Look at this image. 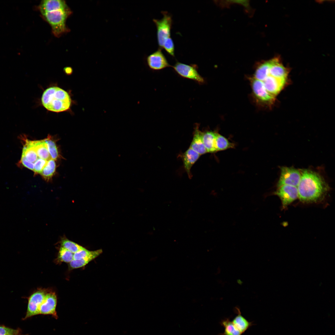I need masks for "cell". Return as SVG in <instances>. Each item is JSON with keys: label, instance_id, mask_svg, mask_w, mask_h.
<instances>
[{"label": "cell", "instance_id": "6da1fadb", "mask_svg": "<svg viewBox=\"0 0 335 335\" xmlns=\"http://www.w3.org/2000/svg\"><path fill=\"white\" fill-rule=\"evenodd\" d=\"M298 198L302 202L316 203L322 200L328 191V186L318 174L305 170L301 174L297 186Z\"/></svg>", "mask_w": 335, "mask_h": 335}, {"label": "cell", "instance_id": "7a4b0ae2", "mask_svg": "<svg viewBox=\"0 0 335 335\" xmlns=\"http://www.w3.org/2000/svg\"><path fill=\"white\" fill-rule=\"evenodd\" d=\"M41 100L46 109L56 113L69 111L72 104V100L69 94L57 86L46 89L42 93Z\"/></svg>", "mask_w": 335, "mask_h": 335}, {"label": "cell", "instance_id": "3957f363", "mask_svg": "<svg viewBox=\"0 0 335 335\" xmlns=\"http://www.w3.org/2000/svg\"><path fill=\"white\" fill-rule=\"evenodd\" d=\"M71 13L69 8L41 14L42 17L50 25L53 34L56 37H59L69 30L66 26V22Z\"/></svg>", "mask_w": 335, "mask_h": 335}, {"label": "cell", "instance_id": "277c9868", "mask_svg": "<svg viewBox=\"0 0 335 335\" xmlns=\"http://www.w3.org/2000/svg\"><path fill=\"white\" fill-rule=\"evenodd\" d=\"M163 17L161 19H153L157 29V38L159 49L163 48L166 40L170 37L172 20L171 16L166 11L162 12Z\"/></svg>", "mask_w": 335, "mask_h": 335}, {"label": "cell", "instance_id": "5b68a950", "mask_svg": "<svg viewBox=\"0 0 335 335\" xmlns=\"http://www.w3.org/2000/svg\"><path fill=\"white\" fill-rule=\"evenodd\" d=\"M50 291L47 289H39L33 293L27 298V311L23 320L39 315V309L46 294Z\"/></svg>", "mask_w": 335, "mask_h": 335}, {"label": "cell", "instance_id": "8992f818", "mask_svg": "<svg viewBox=\"0 0 335 335\" xmlns=\"http://www.w3.org/2000/svg\"><path fill=\"white\" fill-rule=\"evenodd\" d=\"M301 177V174L298 170L283 167L281 168L280 175L277 183V187L284 185L297 187Z\"/></svg>", "mask_w": 335, "mask_h": 335}, {"label": "cell", "instance_id": "52a82bcc", "mask_svg": "<svg viewBox=\"0 0 335 335\" xmlns=\"http://www.w3.org/2000/svg\"><path fill=\"white\" fill-rule=\"evenodd\" d=\"M172 67L176 72L182 77L194 80L199 83L204 82L203 78L198 72L196 65H188L177 62Z\"/></svg>", "mask_w": 335, "mask_h": 335}, {"label": "cell", "instance_id": "ba28073f", "mask_svg": "<svg viewBox=\"0 0 335 335\" xmlns=\"http://www.w3.org/2000/svg\"><path fill=\"white\" fill-rule=\"evenodd\" d=\"M274 194L280 198L283 208L298 198L297 187L291 185H284L278 187Z\"/></svg>", "mask_w": 335, "mask_h": 335}, {"label": "cell", "instance_id": "9c48e42d", "mask_svg": "<svg viewBox=\"0 0 335 335\" xmlns=\"http://www.w3.org/2000/svg\"><path fill=\"white\" fill-rule=\"evenodd\" d=\"M57 298L55 293L50 291L46 295L39 309V315H51L57 319L56 311Z\"/></svg>", "mask_w": 335, "mask_h": 335}, {"label": "cell", "instance_id": "30bf717a", "mask_svg": "<svg viewBox=\"0 0 335 335\" xmlns=\"http://www.w3.org/2000/svg\"><path fill=\"white\" fill-rule=\"evenodd\" d=\"M147 62L149 67L154 70H161L171 66L160 49L147 56Z\"/></svg>", "mask_w": 335, "mask_h": 335}, {"label": "cell", "instance_id": "8fae6325", "mask_svg": "<svg viewBox=\"0 0 335 335\" xmlns=\"http://www.w3.org/2000/svg\"><path fill=\"white\" fill-rule=\"evenodd\" d=\"M252 85L253 93L259 100L266 103H270L274 101L275 97L266 91L262 81L253 78L252 79Z\"/></svg>", "mask_w": 335, "mask_h": 335}, {"label": "cell", "instance_id": "7c38bea8", "mask_svg": "<svg viewBox=\"0 0 335 335\" xmlns=\"http://www.w3.org/2000/svg\"><path fill=\"white\" fill-rule=\"evenodd\" d=\"M286 80V79L276 78L269 75L262 82L266 91L275 97L284 86Z\"/></svg>", "mask_w": 335, "mask_h": 335}, {"label": "cell", "instance_id": "4fadbf2b", "mask_svg": "<svg viewBox=\"0 0 335 335\" xmlns=\"http://www.w3.org/2000/svg\"><path fill=\"white\" fill-rule=\"evenodd\" d=\"M69 8L64 0H44L40 3L38 9L41 14L60 10H65Z\"/></svg>", "mask_w": 335, "mask_h": 335}, {"label": "cell", "instance_id": "5bb4252c", "mask_svg": "<svg viewBox=\"0 0 335 335\" xmlns=\"http://www.w3.org/2000/svg\"><path fill=\"white\" fill-rule=\"evenodd\" d=\"M270 62L269 75L276 78L287 79L288 70L282 64L278 57L270 60Z\"/></svg>", "mask_w": 335, "mask_h": 335}, {"label": "cell", "instance_id": "9a60e30c", "mask_svg": "<svg viewBox=\"0 0 335 335\" xmlns=\"http://www.w3.org/2000/svg\"><path fill=\"white\" fill-rule=\"evenodd\" d=\"M190 148L200 155L207 153L203 141L202 132L199 129L198 124H196L194 127L193 139Z\"/></svg>", "mask_w": 335, "mask_h": 335}, {"label": "cell", "instance_id": "2e32d148", "mask_svg": "<svg viewBox=\"0 0 335 335\" xmlns=\"http://www.w3.org/2000/svg\"><path fill=\"white\" fill-rule=\"evenodd\" d=\"M200 155L190 148L184 153L183 156L185 169L190 179L192 177L191 169L200 156Z\"/></svg>", "mask_w": 335, "mask_h": 335}, {"label": "cell", "instance_id": "e0dca14e", "mask_svg": "<svg viewBox=\"0 0 335 335\" xmlns=\"http://www.w3.org/2000/svg\"><path fill=\"white\" fill-rule=\"evenodd\" d=\"M102 252L101 249L93 251L91 254L82 259L73 260L69 263V268L72 270L83 267L99 256Z\"/></svg>", "mask_w": 335, "mask_h": 335}, {"label": "cell", "instance_id": "ac0fdd59", "mask_svg": "<svg viewBox=\"0 0 335 335\" xmlns=\"http://www.w3.org/2000/svg\"><path fill=\"white\" fill-rule=\"evenodd\" d=\"M235 309L237 315L232 322L236 328L242 334L252 325V324L242 315L238 308L236 307Z\"/></svg>", "mask_w": 335, "mask_h": 335}, {"label": "cell", "instance_id": "d6986e66", "mask_svg": "<svg viewBox=\"0 0 335 335\" xmlns=\"http://www.w3.org/2000/svg\"><path fill=\"white\" fill-rule=\"evenodd\" d=\"M217 133L211 131L202 132V140L207 153L217 152L215 148V140Z\"/></svg>", "mask_w": 335, "mask_h": 335}, {"label": "cell", "instance_id": "ffe728a7", "mask_svg": "<svg viewBox=\"0 0 335 335\" xmlns=\"http://www.w3.org/2000/svg\"><path fill=\"white\" fill-rule=\"evenodd\" d=\"M34 147L38 158L48 161L51 157L44 140L33 141Z\"/></svg>", "mask_w": 335, "mask_h": 335}, {"label": "cell", "instance_id": "44dd1931", "mask_svg": "<svg viewBox=\"0 0 335 335\" xmlns=\"http://www.w3.org/2000/svg\"><path fill=\"white\" fill-rule=\"evenodd\" d=\"M22 155L29 161L34 164L38 159V156L34 147L33 141L26 140Z\"/></svg>", "mask_w": 335, "mask_h": 335}, {"label": "cell", "instance_id": "7402d4cb", "mask_svg": "<svg viewBox=\"0 0 335 335\" xmlns=\"http://www.w3.org/2000/svg\"><path fill=\"white\" fill-rule=\"evenodd\" d=\"M215 146L216 151H217L234 148V145L224 136L217 133L215 140Z\"/></svg>", "mask_w": 335, "mask_h": 335}, {"label": "cell", "instance_id": "603a6c76", "mask_svg": "<svg viewBox=\"0 0 335 335\" xmlns=\"http://www.w3.org/2000/svg\"><path fill=\"white\" fill-rule=\"evenodd\" d=\"M270 65V60L261 64L256 70L254 78L262 81H264L269 75Z\"/></svg>", "mask_w": 335, "mask_h": 335}, {"label": "cell", "instance_id": "cb8c5ba5", "mask_svg": "<svg viewBox=\"0 0 335 335\" xmlns=\"http://www.w3.org/2000/svg\"><path fill=\"white\" fill-rule=\"evenodd\" d=\"M221 324L224 328L223 333L219 335H241L242 334L228 318L223 320Z\"/></svg>", "mask_w": 335, "mask_h": 335}, {"label": "cell", "instance_id": "d4e9b609", "mask_svg": "<svg viewBox=\"0 0 335 335\" xmlns=\"http://www.w3.org/2000/svg\"><path fill=\"white\" fill-rule=\"evenodd\" d=\"M55 160L51 159L47 161V163L40 174L47 180H49L54 174L56 169Z\"/></svg>", "mask_w": 335, "mask_h": 335}, {"label": "cell", "instance_id": "484cf974", "mask_svg": "<svg viewBox=\"0 0 335 335\" xmlns=\"http://www.w3.org/2000/svg\"><path fill=\"white\" fill-rule=\"evenodd\" d=\"M61 247L74 253L84 248L77 243L67 239H64L61 241Z\"/></svg>", "mask_w": 335, "mask_h": 335}, {"label": "cell", "instance_id": "4316f807", "mask_svg": "<svg viewBox=\"0 0 335 335\" xmlns=\"http://www.w3.org/2000/svg\"><path fill=\"white\" fill-rule=\"evenodd\" d=\"M74 253L61 247L59 250L57 259L61 262L69 263L74 259Z\"/></svg>", "mask_w": 335, "mask_h": 335}, {"label": "cell", "instance_id": "83f0119b", "mask_svg": "<svg viewBox=\"0 0 335 335\" xmlns=\"http://www.w3.org/2000/svg\"><path fill=\"white\" fill-rule=\"evenodd\" d=\"M51 158L56 160L58 156L57 149L55 142L49 138L44 140Z\"/></svg>", "mask_w": 335, "mask_h": 335}, {"label": "cell", "instance_id": "f1b7e54d", "mask_svg": "<svg viewBox=\"0 0 335 335\" xmlns=\"http://www.w3.org/2000/svg\"><path fill=\"white\" fill-rule=\"evenodd\" d=\"M170 55L174 56V45L172 39L169 37L165 41L163 47Z\"/></svg>", "mask_w": 335, "mask_h": 335}, {"label": "cell", "instance_id": "f546056e", "mask_svg": "<svg viewBox=\"0 0 335 335\" xmlns=\"http://www.w3.org/2000/svg\"><path fill=\"white\" fill-rule=\"evenodd\" d=\"M21 333L19 328L14 329L4 325H0V335H14Z\"/></svg>", "mask_w": 335, "mask_h": 335}, {"label": "cell", "instance_id": "4dcf8cb0", "mask_svg": "<svg viewBox=\"0 0 335 335\" xmlns=\"http://www.w3.org/2000/svg\"><path fill=\"white\" fill-rule=\"evenodd\" d=\"M47 161L38 158L34 163V171L35 173L41 174L46 166Z\"/></svg>", "mask_w": 335, "mask_h": 335}, {"label": "cell", "instance_id": "1f68e13d", "mask_svg": "<svg viewBox=\"0 0 335 335\" xmlns=\"http://www.w3.org/2000/svg\"><path fill=\"white\" fill-rule=\"evenodd\" d=\"M92 251L88 250L84 248L74 253V259L79 260L89 255L92 252Z\"/></svg>", "mask_w": 335, "mask_h": 335}, {"label": "cell", "instance_id": "d6a6232c", "mask_svg": "<svg viewBox=\"0 0 335 335\" xmlns=\"http://www.w3.org/2000/svg\"><path fill=\"white\" fill-rule=\"evenodd\" d=\"M20 162L25 167L31 170L34 171V164L29 161L22 155L21 156Z\"/></svg>", "mask_w": 335, "mask_h": 335}, {"label": "cell", "instance_id": "836d02e7", "mask_svg": "<svg viewBox=\"0 0 335 335\" xmlns=\"http://www.w3.org/2000/svg\"><path fill=\"white\" fill-rule=\"evenodd\" d=\"M65 72L67 73L71 72L72 70V69L70 67H67L65 68Z\"/></svg>", "mask_w": 335, "mask_h": 335}, {"label": "cell", "instance_id": "e575fe53", "mask_svg": "<svg viewBox=\"0 0 335 335\" xmlns=\"http://www.w3.org/2000/svg\"><path fill=\"white\" fill-rule=\"evenodd\" d=\"M237 282L240 285H241L243 284V282L240 279L237 280Z\"/></svg>", "mask_w": 335, "mask_h": 335}, {"label": "cell", "instance_id": "d590c367", "mask_svg": "<svg viewBox=\"0 0 335 335\" xmlns=\"http://www.w3.org/2000/svg\"><path fill=\"white\" fill-rule=\"evenodd\" d=\"M27 335L23 334H22V333H18V334H15V335Z\"/></svg>", "mask_w": 335, "mask_h": 335}]
</instances>
